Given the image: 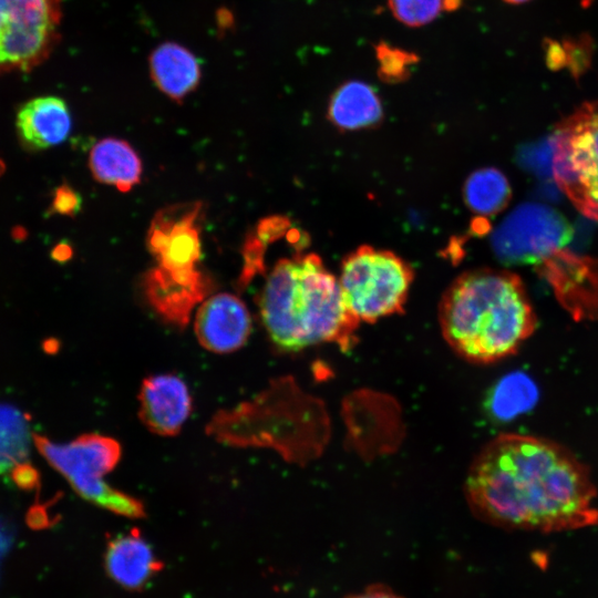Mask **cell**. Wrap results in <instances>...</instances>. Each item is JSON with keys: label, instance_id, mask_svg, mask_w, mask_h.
<instances>
[{"label": "cell", "instance_id": "obj_25", "mask_svg": "<svg viewBox=\"0 0 598 598\" xmlns=\"http://www.w3.org/2000/svg\"><path fill=\"white\" fill-rule=\"evenodd\" d=\"M346 598H402L384 586H371L361 592L350 595Z\"/></svg>", "mask_w": 598, "mask_h": 598}, {"label": "cell", "instance_id": "obj_6", "mask_svg": "<svg viewBox=\"0 0 598 598\" xmlns=\"http://www.w3.org/2000/svg\"><path fill=\"white\" fill-rule=\"evenodd\" d=\"M412 279L410 265L394 252L361 246L342 260L338 280L359 321L375 322L403 310Z\"/></svg>", "mask_w": 598, "mask_h": 598}, {"label": "cell", "instance_id": "obj_4", "mask_svg": "<svg viewBox=\"0 0 598 598\" xmlns=\"http://www.w3.org/2000/svg\"><path fill=\"white\" fill-rule=\"evenodd\" d=\"M199 204L176 205L155 216L148 247L159 262L150 276L147 297L156 312L169 323L185 327L190 312L205 293L195 265L200 257L196 220Z\"/></svg>", "mask_w": 598, "mask_h": 598}, {"label": "cell", "instance_id": "obj_11", "mask_svg": "<svg viewBox=\"0 0 598 598\" xmlns=\"http://www.w3.org/2000/svg\"><path fill=\"white\" fill-rule=\"evenodd\" d=\"M138 416L154 434H178L190 415L193 399L186 383L172 373L143 380L138 392Z\"/></svg>", "mask_w": 598, "mask_h": 598}, {"label": "cell", "instance_id": "obj_5", "mask_svg": "<svg viewBox=\"0 0 598 598\" xmlns=\"http://www.w3.org/2000/svg\"><path fill=\"white\" fill-rule=\"evenodd\" d=\"M34 444L50 465L85 501L127 518L145 516L140 499L111 486L104 480L117 465L122 454L120 443L113 437L91 433L80 435L66 444H59L34 435Z\"/></svg>", "mask_w": 598, "mask_h": 598}, {"label": "cell", "instance_id": "obj_24", "mask_svg": "<svg viewBox=\"0 0 598 598\" xmlns=\"http://www.w3.org/2000/svg\"><path fill=\"white\" fill-rule=\"evenodd\" d=\"M14 532L12 526L0 516V563L12 546Z\"/></svg>", "mask_w": 598, "mask_h": 598}, {"label": "cell", "instance_id": "obj_21", "mask_svg": "<svg viewBox=\"0 0 598 598\" xmlns=\"http://www.w3.org/2000/svg\"><path fill=\"white\" fill-rule=\"evenodd\" d=\"M11 478L23 491H32L40 487V474L38 470L25 461L11 468Z\"/></svg>", "mask_w": 598, "mask_h": 598}, {"label": "cell", "instance_id": "obj_13", "mask_svg": "<svg viewBox=\"0 0 598 598\" xmlns=\"http://www.w3.org/2000/svg\"><path fill=\"white\" fill-rule=\"evenodd\" d=\"M110 578L128 590L143 588L163 567L137 528L111 538L104 553Z\"/></svg>", "mask_w": 598, "mask_h": 598}, {"label": "cell", "instance_id": "obj_27", "mask_svg": "<svg viewBox=\"0 0 598 598\" xmlns=\"http://www.w3.org/2000/svg\"><path fill=\"white\" fill-rule=\"evenodd\" d=\"M507 3H511V4H520V3H524V2H527L529 0H503Z\"/></svg>", "mask_w": 598, "mask_h": 598}, {"label": "cell", "instance_id": "obj_3", "mask_svg": "<svg viewBox=\"0 0 598 598\" xmlns=\"http://www.w3.org/2000/svg\"><path fill=\"white\" fill-rule=\"evenodd\" d=\"M259 313L271 344L288 353L319 343H336L346 351L354 344L360 323L338 278L316 254L275 265L261 290Z\"/></svg>", "mask_w": 598, "mask_h": 598}, {"label": "cell", "instance_id": "obj_28", "mask_svg": "<svg viewBox=\"0 0 598 598\" xmlns=\"http://www.w3.org/2000/svg\"><path fill=\"white\" fill-rule=\"evenodd\" d=\"M6 169V165L0 159V175H2V173L4 172Z\"/></svg>", "mask_w": 598, "mask_h": 598}, {"label": "cell", "instance_id": "obj_23", "mask_svg": "<svg viewBox=\"0 0 598 598\" xmlns=\"http://www.w3.org/2000/svg\"><path fill=\"white\" fill-rule=\"evenodd\" d=\"M81 200L69 187H61L56 192L54 208L61 214H74L79 210Z\"/></svg>", "mask_w": 598, "mask_h": 598}, {"label": "cell", "instance_id": "obj_9", "mask_svg": "<svg viewBox=\"0 0 598 598\" xmlns=\"http://www.w3.org/2000/svg\"><path fill=\"white\" fill-rule=\"evenodd\" d=\"M571 236V226L554 208L540 204H523L495 229L492 246L504 264H538L560 250L570 241Z\"/></svg>", "mask_w": 598, "mask_h": 598}, {"label": "cell", "instance_id": "obj_22", "mask_svg": "<svg viewBox=\"0 0 598 598\" xmlns=\"http://www.w3.org/2000/svg\"><path fill=\"white\" fill-rule=\"evenodd\" d=\"M25 522L31 529L42 530L55 524L56 518H51L49 504L35 503L28 509Z\"/></svg>", "mask_w": 598, "mask_h": 598}, {"label": "cell", "instance_id": "obj_14", "mask_svg": "<svg viewBox=\"0 0 598 598\" xmlns=\"http://www.w3.org/2000/svg\"><path fill=\"white\" fill-rule=\"evenodd\" d=\"M151 78L157 89L181 102L199 84L202 70L198 59L185 47L165 42L148 58Z\"/></svg>", "mask_w": 598, "mask_h": 598}, {"label": "cell", "instance_id": "obj_16", "mask_svg": "<svg viewBox=\"0 0 598 598\" xmlns=\"http://www.w3.org/2000/svg\"><path fill=\"white\" fill-rule=\"evenodd\" d=\"M89 166L97 182L122 192H128L141 179V159L123 140L109 137L99 141L91 150Z\"/></svg>", "mask_w": 598, "mask_h": 598}, {"label": "cell", "instance_id": "obj_26", "mask_svg": "<svg viewBox=\"0 0 598 598\" xmlns=\"http://www.w3.org/2000/svg\"><path fill=\"white\" fill-rule=\"evenodd\" d=\"M462 0H442V9L445 11H454L460 8Z\"/></svg>", "mask_w": 598, "mask_h": 598}, {"label": "cell", "instance_id": "obj_2", "mask_svg": "<svg viewBox=\"0 0 598 598\" xmlns=\"http://www.w3.org/2000/svg\"><path fill=\"white\" fill-rule=\"evenodd\" d=\"M439 321L453 351L478 364L514 355L537 327L520 278L494 269L472 270L457 277L440 301Z\"/></svg>", "mask_w": 598, "mask_h": 598}, {"label": "cell", "instance_id": "obj_1", "mask_svg": "<svg viewBox=\"0 0 598 598\" xmlns=\"http://www.w3.org/2000/svg\"><path fill=\"white\" fill-rule=\"evenodd\" d=\"M473 513L498 527L559 532L598 524L588 466L549 439L502 433L477 453L466 480Z\"/></svg>", "mask_w": 598, "mask_h": 598}, {"label": "cell", "instance_id": "obj_17", "mask_svg": "<svg viewBox=\"0 0 598 598\" xmlns=\"http://www.w3.org/2000/svg\"><path fill=\"white\" fill-rule=\"evenodd\" d=\"M512 190L506 176L496 168H481L472 173L464 185L468 208L478 215L492 216L508 204Z\"/></svg>", "mask_w": 598, "mask_h": 598}, {"label": "cell", "instance_id": "obj_19", "mask_svg": "<svg viewBox=\"0 0 598 598\" xmlns=\"http://www.w3.org/2000/svg\"><path fill=\"white\" fill-rule=\"evenodd\" d=\"M378 76L385 83L396 84L406 81L420 56L412 51L379 42L374 45Z\"/></svg>", "mask_w": 598, "mask_h": 598}, {"label": "cell", "instance_id": "obj_7", "mask_svg": "<svg viewBox=\"0 0 598 598\" xmlns=\"http://www.w3.org/2000/svg\"><path fill=\"white\" fill-rule=\"evenodd\" d=\"M555 182L574 206L598 221V102L586 103L556 128Z\"/></svg>", "mask_w": 598, "mask_h": 598}, {"label": "cell", "instance_id": "obj_20", "mask_svg": "<svg viewBox=\"0 0 598 598\" xmlns=\"http://www.w3.org/2000/svg\"><path fill=\"white\" fill-rule=\"evenodd\" d=\"M392 16L411 28L431 23L443 11L442 0H386Z\"/></svg>", "mask_w": 598, "mask_h": 598}, {"label": "cell", "instance_id": "obj_18", "mask_svg": "<svg viewBox=\"0 0 598 598\" xmlns=\"http://www.w3.org/2000/svg\"><path fill=\"white\" fill-rule=\"evenodd\" d=\"M29 448L27 415L12 405L0 403V474L24 462Z\"/></svg>", "mask_w": 598, "mask_h": 598}, {"label": "cell", "instance_id": "obj_8", "mask_svg": "<svg viewBox=\"0 0 598 598\" xmlns=\"http://www.w3.org/2000/svg\"><path fill=\"white\" fill-rule=\"evenodd\" d=\"M61 0H0V72L31 71L60 40Z\"/></svg>", "mask_w": 598, "mask_h": 598}, {"label": "cell", "instance_id": "obj_12", "mask_svg": "<svg viewBox=\"0 0 598 598\" xmlns=\"http://www.w3.org/2000/svg\"><path fill=\"white\" fill-rule=\"evenodd\" d=\"M71 114L66 103L52 95L29 100L16 116V130L22 146L42 151L61 144L71 131Z\"/></svg>", "mask_w": 598, "mask_h": 598}, {"label": "cell", "instance_id": "obj_10", "mask_svg": "<svg viewBox=\"0 0 598 598\" xmlns=\"http://www.w3.org/2000/svg\"><path fill=\"white\" fill-rule=\"evenodd\" d=\"M251 317L235 295L217 293L199 306L194 331L199 344L213 353H230L241 348L251 333Z\"/></svg>", "mask_w": 598, "mask_h": 598}, {"label": "cell", "instance_id": "obj_15", "mask_svg": "<svg viewBox=\"0 0 598 598\" xmlns=\"http://www.w3.org/2000/svg\"><path fill=\"white\" fill-rule=\"evenodd\" d=\"M330 122L340 130L355 131L374 126L383 117L377 91L360 80H350L332 93L327 110Z\"/></svg>", "mask_w": 598, "mask_h": 598}]
</instances>
